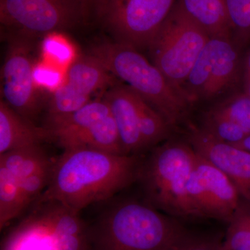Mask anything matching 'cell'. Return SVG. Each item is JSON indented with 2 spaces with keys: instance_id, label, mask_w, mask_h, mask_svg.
Listing matches in <instances>:
<instances>
[{
  "instance_id": "4",
  "label": "cell",
  "mask_w": 250,
  "mask_h": 250,
  "mask_svg": "<svg viewBox=\"0 0 250 250\" xmlns=\"http://www.w3.org/2000/svg\"><path fill=\"white\" fill-rule=\"evenodd\" d=\"M197 153L187 140L167 139L143 159L139 181L145 202L174 218H197L188 184Z\"/></svg>"
},
{
  "instance_id": "28",
  "label": "cell",
  "mask_w": 250,
  "mask_h": 250,
  "mask_svg": "<svg viewBox=\"0 0 250 250\" xmlns=\"http://www.w3.org/2000/svg\"><path fill=\"white\" fill-rule=\"evenodd\" d=\"M243 90L250 98V75H245L243 80Z\"/></svg>"
},
{
  "instance_id": "9",
  "label": "cell",
  "mask_w": 250,
  "mask_h": 250,
  "mask_svg": "<svg viewBox=\"0 0 250 250\" xmlns=\"http://www.w3.org/2000/svg\"><path fill=\"white\" fill-rule=\"evenodd\" d=\"M188 191L197 218H212L227 224L242 201L228 176L197 153Z\"/></svg>"
},
{
  "instance_id": "17",
  "label": "cell",
  "mask_w": 250,
  "mask_h": 250,
  "mask_svg": "<svg viewBox=\"0 0 250 250\" xmlns=\"http://www.w3.org/2000/svg\"><path fill=\"white\" fill-rule=\"evenodd\" d=\"M210 38H231L227 0H177Z\"/></svg>"
},
{
  "instance_id": "3",
  "label": "cell",
  "mask_w": 250,
  "mask_h": 250,
  "mask_svg": "<svg viewBox=\"0 0 250 250\" xmlns=\"http://www.w3.org/2000/svg\"><path fill=\"white\" fill-rule=\"evenodd\" d=\"M89 55L147 102L172 129L187 122L193 105L139 50L116 41L95 46Z\"/></svg>"
},
{
  "instance_id": "14",
  "label": "cell",
  "mask_w": 250,
  "mask_h": 250,
  "mask_svg": "<svg viewBox=\"0 0 250 250\" xmlns=\"http://www.w3.org/2000/svg\"><path fill=\"white\" fill-rule=\"evenodd\" d=\"M43 217L60 250H90L89 225L80 213L59 202L34 203Z\"/></svg>"
},
{
  "instance_id": "16",
  "label": "cell",
  "mask_w": 250,
  "mask_h": 250,
  "mask_svg": "<svg viewBox=\"0 0 250 250\" xmlns=\"http://www.w3.org/2000/svg\"><path fill=\"white\" fill-rule=\"evenodd\" d=\"M1 250H60L42 215L32 212L8 233Z\"/></svg>"
},
{
  "instance_id": "1",
  "label": "cell",
  "mask_w": 250,
  "mask_h": 250,
  "mask_svg": "<svg viewBox=\"0 0 250 250\" xmlns=\"http://www.w3.org/2000/svg\"><path fill=\"white\" fill-rule=\"evenodd\" d=\"M143 159L92 148L64 149L54 161L48 185L36 202H59L80 213L138 182Z\"/></svg>"
},
{
  "instance_id": "15",
  "label": "cell",
  "mask_w": 250,
  "mask_h": 250,
  "mask_svg": "<svg viewBox=\"0 0 250 250\" xmlns=\"http://www.w3.org/2000/svg\"><path fill=\"white\" fill-rule=\"evenodd\" d=\"M52 141L48 129L38 126L0 100V154Z\"/></svg>"
},
{
  "instance_id": "5",
  "label": "cell",
  "mask_w": 250,
  "mask_h": 250,
  "mask_svg": "<svg viewBox=\"0 0 250 250\" xmlns=\"http://www.w3.org/2000/svg\"><path fill=\"white\" fill-rule=\"evenodd\" d=\"M210 39L177 1L148 47L151 62L183 93L182 85Z\"/></svg>"
},
{
  "instance_id": "21",
  "label": "cell",
  "mask_w": 250,
  "mask_h": 250,
  "mask_svg": "<svg viewBox=\"0 0 250 250\" xmlns=\"http://www.w3.org/2000/svg\"><path fill=\"white\" fill-rule=\"evenodd\" d=\"M223 250H250V205L244 200L228 224Z\"/></svg>"
},
{
  "instance_id": "24",
  "label": "cell",
  "mask_w": 250,
  "mask_h": 250,
  "mask_svg": "<svg viewBox=\"0 0 250 250\" xmlns=\"http://www.w3.org/2000/svg\"><path fill=\"white\" fill-rule=\"evenodd\" d=\"M42 42V49L49 57L57 59V62L64 63L71 59L72 50L69 44L65 42L59 36L53 34L46 36Z\"/></svg>"
},
{
  "instance_id": "22",
  "label": "cell",
  "mask_w": 250,
  "mask_h": 250,
  "mask_svg": "<svg viewBox=\"0 0 250 250\" xmlns=\"http://www.w3.org/2000/svg\"><path fill=\"white\" fill-rule=\"evenodd\" d=\"M231 40L243 50L250 45V0H227Z\"/></svg>"
},
{
  "instance_id": "6",
  "label": "cell",
  "mask_w": 250,
  "mask_h": 250,
  "mask_svg": "<svg viewBox=\"0 0 250 250\" xmlns=\"http://www.w3.org/2000/svg\"><path fill=\"white\" fill-rule=\"evenodd\" d=\"M91 15L85 0H0L1 28L29 40L79 27Z\"/></svg>"
},
{
  "instance_id": "25",
  "label": "cell",
  "mask_w": 250,
  "mask_h": 250,
  "mask_svg": "<svg viewBox=\"0 0 250 250\" xmlns=\"http://www.w3.org/2000/svg\"><path fill=\"white\" fill-rule=\"evenodd\" d=\"M34 79L37 85L44 88L57 89L61 81V74L58 71L44 65L34 67Z\"/></svg>"
},
{
  "instance_id": "23",
  "label": "cell",
  "mask_w": 250,
  "mask_h": 250,
  "mask_svg": "<svg viewBox=\"0 0 250 250\" xmlns=\"http://www.w3.org/2000/svg\"><path fill=\"white\" fill-rule=\"evenodd\" d=\"M224 237L190 233L176 250H223Z\"/></svg>"
},
{
  "instance_id": "10",
  "label": "cell",
  "mask_w": 250,
  "mask_h": 250,
  "mask_svg": "<svg viewBox=\"0 0 250 250\" xmlns=\"http://www.w3.org/2000/svg\"><path fill=\"white\" fill-rule=\"evenodd\" d=\"M118 79L92 56L72 62L66 80L47 102V120L66 116L89 103L93 94L117 84Z\"/></svg>"
},
{
  "instance_id": "8",
  "label": "cell",
  "mask_w": 250,
  "mask_h": 250,
  "mask_svg": "<svg viewBox=\"0 0 250 250\" xmlns=\"http://www.w3.org/2000/svg\"><path fill=\"white\" fill-rule=\"evenodd\" d=\"M8 48L1 69L3 100L23 118L35 124L44 100L34 79L31 40L7 34Z\"/></svg>"
},
{
  "instance_id": "20",
  "label": "cell",
  "mask_w": 250,
  "mask_h": 250,
  "mask_svg": "<svg viewBox=\"0 0 250 250\" xmlns=\"http://www.w3.org/2000/svg\"><path fill=\"white\" fill-rule=\"evenodd\" d=\"M207 110L239 125L250 135V98L243 90L211 104Z\"/></svg>"
},
{
  "instance_id": "2",
  "label": "cell",
  "mask_w": 250,
  "mask_h": 250,
  "mask_svg": "<svg viewBox=\"0 0 250 250\" xmlns=\"http://www.w3.org/2000/svg\"><path fill=\"white\" fill-rule=\"evenodd\" d=\"M190 233L146 202L124 200L89 225L90 250H176Z\"/></svg>"
},
{
  "instance_id": "27",
  "label": "cell",
  "mask_w": 250,
  "mask_h": 250,
  "mask_svg": "<svg viewBox=\"0 0 250 250\" xmlns=\"http://www.w3.org/2000/svg\"><path fill=\"white\" fill-rule=\"evenodd\" d=\"M88 6H89L91 14H94L95 10L98 9L99 6L103 2L104 0H85Z\"/></svg>"
},
{
  "instance_id": "19",
  "label": "cell",
  "mask_w": 250,
  "mask_h": 250,
  "mask_svg": "<svg viewBox=\"0 0 250 250\" xmlns=\"http://www.w3.org/2000/svg\"><path fill=\"white\" fill-rule=\"evenodd\" d=\"M27 208L18 179L0 164V229H4Z\"/></svg>"
},
{
  "instance_id": "12",
  "label": "cell",
  "mask_w": 250,
  "mask_h": 250,
  "mask_svg": "<svg viewBox=\"0 0 250 250\" xmlns=\"http://www.w3.org/2000/svg\"><path fill=\"white\" fill-rule=\"evenodd\" d=\"M213 59L209 83L202 103L211 104L243 90L246 51L240 48L231 38H210Z\"/></svg>"
},
{
  "instance_id": "7",
  "label": "cell",
  "mask_w": 250,
  "mask_h": 250,
  "mask_svg": "<svg viewBox=\"0 0 250 250\" xmlns=\"http://www.w3.org/2000/svg\"><path fill=\"white\" fill-rule=\"evenodd\" d=\"M177 0H104L94 15L116 42L147 49Z\"/></svg>"
},
{
  "instance_id": "11",
  "label": "cell",
  "mask_w": 250,
  "mask_h": 250,
  "mask_svg": "<svg viewBox=\"0 0 250 250\" xmlns=\"http://www.w3.org/2000/svg\"><path fill=\"white\" fill-rule=\"evenodd\" d=\"M187 140L197 154L228 176L242 200L250 205V152L218 141L195 126H190Z\"/></svg>"
},
{
  "instance_id": "26",
  "label": "cell",
  "mask_w": 250,
  "mask_h": 250,
  "mask_svg": "<svg viewBox=\"0 0 250 250\" xmlns=\"http://www.w3.org/2000/svg\"><path fill=\"white\" fill-rule=\"evenodd\" d=\"M233 146L241 148V149H245V150L250 152V135L245 138L243 141H240L239 143L233 145Z\"/></svg>"
},
{
  "instance_id": "18",
  "label": "cell",
  "mask_w": 250,
  "mask_h": 250,
  "mask_svg": "<svg viewBox=\"0 0 250 250\" xmlns=\"http://www.w3.org/2000/svg\"><path fill=\"white\" fill-rule=\"evenodd\" d=\"M41 146L20 148L0 154L3 164L18 181L29 178L53 166Z\"/></svg>"
},
{
  "instance_id": "13",
  "label": "cell",
  "mask_w": 250,
  "mask_h": 250,
  "mask_svg": "<svg viewBox=\"0 0 250 250\" xmlns=\"http://www.w3.org/2000/svg\"><path fill=\"white\" fill-rule=\"evenodd\" d=\"M139 97L126 85L117 84L109 88L104 97L116 122L125 154L142 155L147 151L141 131Z\"/></svg>"
}]
</instances>
